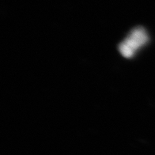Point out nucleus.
Instances as JSON below:
<instances>
[{"instance_id": "nucleus-1", "label": "nucleus", "mask_w": 155, "mask_h": 155, "mask_svg": "<svg viewBox=\"0 0 155 155\" xmlns=\"http://www.w3.org/2000/svg\"><path fill=\"white\" fill-rule=\"evenodd\" d=\"M148 40V35L145 29L143 27H137L132 29L119 45V51L124 57L131 58L140 48L147 43Z\"/></svg>"}]
</instances>
